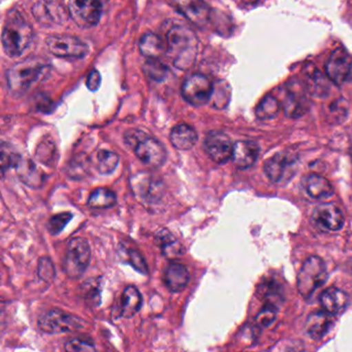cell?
<instances>
[{
  "instance_id": "obj_1",
  "label": "cell",
  "mask_w": 352,
  "mask_h": 352,
  "mask_svg": "<svg viewBox=\"0 0 352 352\" xmlns=\"http://www.w3.org/2000/svg\"><path fill=\"white\" fill-rule=\"evenodd\" d=\"M167 55L180 69L191 67L198 51V39L194 31L184 23L174 22L165 33Z\"/></svg>"
},
{
  "instance_id": "obj_2",
  "label": "cell",
  "mask_w": 352,
  "mask_h": 352,
  "mask_svg": "<svg viewBox=\"0 0 352 352\" xmlns=\"http://www.w3.org/2000/svg\"><path fill=\"white\" fill-rule=\"evenodd\" d=\"M33 35L32 27L18 10L8 12L2 29L1 43L8 57H20L32 43Z\"/></svg>"
},
{
  "instance_id": "obj_3",
  "label": "cell",
  "mask_w": 352,
  "mask_h": 352,
  "mask_svg": "<svg viewBox=\"0 0 352 352\" xmlns=\"http://www.w3.org/2000/svg\"><path fill=\"white\" fill-rule=\"evenodd\" d=\"M48 69L49 64L39 58L30 57L18 62L6 72L8 90L14 95L24 94Z\"/></svg>"
},
{
  "instance_id": "obj_4",
  "label": "cell",
  "mask_w": 352,
  "mask_h": 352,
  "mask_svg": "<svg viewBox=\"0 0 352 352\" xmlns=\"http://www.w3.org/2000/svg\"><path fill=\"white\" fill-rule=\"evenodd\" d=\"M125 144L134 151L141 162L151 168L163 166L167 158L165 146L152 136L138 129H130L124 134Z\"/></svg>"
},
{
  "instance_id": "obj_5",
  "label": "cell",
  "mask_w": 352,
  "mask_h": 352,
  "mask_svg": "<svg viewBox=\"0 0 352 352\" xmlns=\"http://www.w3.org/2000/svg\"><path fill=\"white\" fill-rule=\"evenodd\" d=\"M328 278V271L324 260L320 256H312L304 262L298 274V291L304 298L311 297Z\"/></svg>"
},
{
  "instance_id": "obj_6",
  "label": "cell",
  "mask_w": 352,
  "mask_h": 352,
  "mask_svg": "<svg viewBox=\"0 0 352 352\" xmlns=\"http://www.w3.org/2000/svg\"><path fill=\"white\" fill-rule=\"evenodd\" d=\"M109 0H70L68 10L78 26L90 28L101 21Z\"/></svg>"
},
{
  "instance_id": "obj_7",
  "label": "cell",
  "mask_w": 352,
  "mask_h": 352,
  "mask_svg": "<svg viewBox=\"0 0 352 352\" xmlns=\"http://www.w3.org/2000/svg\"><path fill=\"white\" fill-rule=\"evenodd\" d=\"M91 250L86 239L72 238L68 242L64 258V271L70 278H79L85 272L90 262Z\"/></svg>"
},
{
  "instance_id": "obj_8",
  "label": "cell",
  "mask_w": 352,
  "mask_h": 352,
  "mask_svg": "<svg viewBox=\"0 0 352 352\" xmlns=\"http://www.w3.org/2000/svg\"><path fill=\"white\" fill-rule=\"evenodd\" d=\"M37 324L39 329L47 334L74 332L84 326L81 318L59 309L49 310L41 314Z\"/></svg>"
},
{
  "instance_id": "obj_9",
  "label": "cell",
  "mask_w": 352,
  "mask_h": 352,
  "mask_svg": "<svg viewBox=\"0 0 352 352\" xmlns=\"http://www.w3.org/2000/svg\"><path fill=\"white\" fill-rule=\"evenodd\" d=\"M214 92L211 80L204 74H194L184 80L181 87L183 98L189 104L202 107L209 102Z\"/></svg>"
},
{
  "instance_id": "obj_10",
  "label": "cell",
  "mask_w": 352,
  "mask_h": 352,
  "mask_svg": "<svg viewBox=\"0 0 352 352\" xmlns=\"http://www.w3.org/2000/svg\"><path fill=\"white\" fill-rule=\"evenodd\" d=\"M52 55L59 58L80 59L88 54L89 47L78 37L70 35H53L45 41Z\"/></svg>"
},
{
  "instance_id": "obj_11",
  "label": "cell",
  "mask_w": 352,
  "mask_h": 352,
  "mask_svg": "<svg viewBox=\"0 0 352 352\" xmlns=\"http://www.w3.org/2000/svg\"><path fill=\"white\" fill-rule=\"evenodd\" d=\"M31 12L37 22L45 27L59 26L70 16L68 10L54 0H39L32 6Z\"/></svg>"
},
{
  "instance_id": "obj_12",
  "label": "cell",
  "mask_w": 352,
  "mask_h": 352,
  "mask_svg": "<svg viewBox=\"0 0 352 352\" xmlns=\"http://www.w3.org/2000/svg\"><path fill=\"white\" fill-rule=\"evenodd\" d=\"M234 146L231 138L223 132L211 131L205 138V151L217 164L227 163L233 157Z\"/></svg>"
},
{
  "instance_id": "obj_13",
  "label": "cell",
  "mask_w": 352,
  "mask_h": 352,
  "mask_svg": "<svg viewBox=\"0 0 352 352\" xmlns=\"http://www.w3.org/2000/svg\"><path fill=\"white\" fill-rule=\"evenodd\" d=\"M352 60L344 49H337L331 54L326 64V74L331 82L341 86L351 78Z\"/></svg>"
},
{
  "instance_id": "obj_14",
  "label": "cell",
  "mask_w": 352,
  "mask_h": 352,
  "mask_svg": "<svg viewBox=\"0 0 352 352\" xmlns=\"http://www.w3.org/2000/svg\"><path fill=\"white\" fill-rule=\"evenodd\" d=\"M172 6L196 26H205L210 19L211 10L205 0H169Z\"/></svg>"
},
{
  "instance_id": "obj_15",
  "label": "cell",
  "mask_w": 352,
  "mask_h": 352,
  "mask_svg": "<svg viewBox=\"0 0 352 352\" xmlns=\"http://www.w3.org/2000/svg\"><path fill=\"white\" fill-rule=\"evenodd\" d=\"M315 223L328 231H339L344 225V217L338 207L331 203L318 205L312 213Z\"/></svg>"
},
{
  "instance_id": "obj_16",
  "label": "cell",
  "mask_w": 352,
  "mask_h": 352,
  "mask_svg": "<svg viewBox=\"0 0 352 352\" xmlns=\"http://www.w3.org/2000/svg\"><path fill=\"white\" fill-rule=\"evenodd\" d=\"M293 167V159L285 153H278L265 163L264 170L269 179L274 184L283 182Z\"/></svg>"
},
{
  "instance_id": "obj_17",
  "label": "cell",
  "mask_w": 352,
  "mask_h": 352,
  "mask_svg": "<svg viewBox=\"0 0 352 352\" xmlns=\"http://www.w3.org/2000/svg\"><path fill=\"white\" fill-rule=\"evenodd\" d=\"M260 154V146L253 142L241 140L234 146V164L239 169H247L254 165Z\"/></svg>"
},
{
  "instance_id": "obj_18",
  "label": "cell",
  "mask_w": 352,
  "mask_h": 352,
  "mask_svg": "<svg viewBox=\"0 0 352 352\" xmlns=\"http://www.w3.org/2000/svg\"><path fill=\"white\" fill-rule=\"evenodd\" d=\"M304 190L311 198L324 200L334 194V188L330 180L318 173H309L302 180Z\"/></svg>"
},
{
  "instance_id": "obj_19",
  "label": "cell",
  "mask_w": 352,
  "mask_h": 352,
  "mask_svg": "<svg viewBox=\"0 0 352 352\" xmlns=\"http://www.w3.org/2000/svg\"><path fill=\"white\" fill-rule=\"evenodd\" d=\"M320 304L324 311L332 316L342 314L349 305V297L345 292L337 287H329L320 295Z\"/></svg>"
},
{
  "instance_id": "obj_20",
  "label": "cell",
  "mask_w": 352,
  "mask_h": 352,
  "mask_svg": "<svg viewBox=\"0 0 352 352\" xmlns=\"http://www.w3.org/2000/svg\"><path fill=\"white\" fill-rule=\"evenodd\" d=\"M132 188L141 199L147 200L148 202L157 200L161 195V184H158V182L152 176L144 175V173L134 175L132 179Z\"/></svg>"
},
{
  "instance_id": "obj_21",
  "label": "cell",
  "mask_w": 352,
  "mask_h": 352,
  "mask_svg": "<svg viewBox=\"0 0 352 352\" xmlns=\"http://www.w3.org/2000/svg\"><path fill=\"white\" fill-rule=\"evenodd\" d=\"M334 324V318L327 311H316L308 316L306 331L314 339L318 340L328 334Z\"/></svg>"
},
{
  "instance_id": "obj_22",
  "label": "cell",
  "mask_w": 352,
  "mask_h": 352,
  "mask_svg": "<svg viewBox=\"0 0 352 352\" xmlns=\"http://www.w3.org/2000/svg\"><path fill=\"white\" fill-rule=\"evenodd\" d=\"M169 140L177 150L188 151L196 146L198 133L196 129L187 124H179L172 129Z\"/></svg>"
},
{
  "instance_id": "obj_23",
  "label": "cell",
  "mask_w": 352,
  "mask_h": 352,
  "mask_svg": "<svg viewBox=\"0 0 352 352\" xmlns=\"http://www.w3.org/2000/svg\"><path fill=\"white\" fill-rule=\"evenodd\" d=\"M189 281V273L184 265L172 263L165 274V283L167 289L174 293L183 291Z\"/></svg>"
},
{
  "instance_id": "obj_24",
  "label": "cell",
  "mask_w": 352,
  "mask_h": 352,
  "mask_svg": "<svg viewBox=\"0 0 352 352\" xmlns=\"http://www.w3.org/2000/svg\"><path fill=\"white\" fill-rule=\"evenodd\" d=\"M138 49L141 54L148 59H158L167 53V47L163 45V39L153 32H147L141 37Z\"/></svg>"
},
{
  "instance_id": "obj_25",
  "label": "cell",
  "mask_w": 352,
  "mask_h": 352,
  "mask_svg": "<svg viewBox=\"0 0 352 352\" xmlns=\"http://www.w3.org/2000/svg\"><path fill=\"white\" fill-rule=\"evenodd\" d=\"M283 111L291 119H298L307 113L310 109L309 100L304 95L289 92L283 101Z\"/></svg>"
},
{
  "instance_id": "obj_26",
  "label": "cell",
  "mask_w": 352,
  "mask_h": 352,
  "mask_svg": "<svg viewBox=\"0 0 352 352\" xmlns=\"http://www.w3.org/2000/svg\"><path fill=\"white\" fill-rule=\"evenodd\" d=\"M141 306H142V296L138 289L132 285L126 287L122 294L121 310H120L121 316L126 318H132L138 314Z\"/></svg>"
},
{
  "instance_id": "obj_27",
  "label": "cell",
  "mask_w": 352,
  "mask_h": 352,
  "mask_svg": "<svg viewBox=\"0 0 352 352\" xmlns=\"http://www.w3.org/2000/svg\"><path fill=\"white\" fill-rule=\"evenodd\" d=\"M117 203V196L113 190L105 188H97L91 192L88 205L95 209H105L113 207Z\"/></svg>"
},
{
  "instance_id": "obj_28",
  "label": "cell",
  "mask_w": 352,
  "mask_h": 352,
  "mask_svg": "<svg viewBox=\"0 0 352 352\" xmlns=\"http://www.w3.org/2000/svg\"><path fill=\"white\" fill-rule=\"evenodd\" d=\"M19 177L28 186H39L43 182V173L30 160H21L17 166Z\"/></svg>"
},
{
  "instance_id": "obj_29",
  "label": "cell",
  "mask_w": 352,
  "mask_h": 352,
  "mask_svg": "<svg viewBox=\"0 0 352 352\" xmlns=\"http://www.w3.org/2000/svg\"><path fill=\"white\" fill-rule=\"evenodd\" d=\"M280 111V104L278 100L272 95H267L258 103L256 109V115L258 119L266 121V120H272L278 116Z\"/></svg>"
},
{
  "instance_id": "obj_30",
  "label": "cell",
  "mask_w": 352,
  "mask_h": 352,
  "mask_svg": "<svg viewBox=\"0 0 352 352\" xmlns=\"http://www.w3.org/2000/svg\"><path fill=\"white\" fill-rule=\"evenodd\" d=\"M328 78V76H327ZM322 76V72L318 70H310L307 74V85L310 93L316 97L326 96L328 94L329 78Z\"/></svg>"
},
{
  "instance_id": "obj_31",
  "label": "cell",
  "mask_w": 352,
  "mask_h": 352,
  "mask_svg": "<svg viewBox=\"0 0 352 352\" xmlns=\"http://www.w3.org/2000/svg\"><path fill=\"white\" fill-rule=\"evenodd\" d=\"M145 76L149 80H154L156 82H161L165 80L169 76V68L158 59H148L143 66Z\"/></svg>"
},
{
  "instance_id": "obj_32",
  "label": "cell",
  "mask_w": 352,
  "mask_h": 352,
  "mask_svg": "<svg viewBox=\"0 0 352 352\" xmlns=\"http://www.w3.org/2000/svg\"><path fill=\"white\" fill-rule=\"evenodd\" d=\"M119 157L111 151L101 150L97 153V170L101 175H111L117 168Z\"/></svg>"
},
{
  "instance_id": "obj_33",
  "label": "cell",
  "mask_w": 352,
  "mask_h": 352,
  "mask_svg": "<svg viewBox=\"0 0 352 352\" xmlns=\"http://www.w3.org/2000/svg\"><path fill=\"white\" fill-rule=\"evenodd\" d=\"M258 297L264 300L265 303L274 304L276 305L277 301L281 297V289L278 283L273 280H268L258 287Z\"/></svg>"
},
{
  "instance_id": "obj_34",
  "label": "cell",
  "mask_w": 352,
  "mask_h": 352,
  "mask_svg": "<svg viewBox=\"0 0 352 352\" xmlns=\"http://www.w3.org/2000/svg\"><path fill=\"white\" fill-rule=\"evenodd\" d=\"M122 258L124 262L134 267L138 272L142 274H148V267H147L146 261L143 258L142 254L138 250L132 248H123L122 250Z\"/></svg>"
},
{
  "instance_id": "obj_35",
  "label": "cell",
  "mask_w": 352,
  "mask_h": 352,
  "mask_svg": "<svg viewBox=\"0 0 352 352\" xmlns=\"http://www.w3.org/2000/svg\"><path fill=\"white\" fill-rule=\"evenodd\" d=\"M159 242H161L163 254L167 258H176L183 254V246L169 233L163 234Z\"/></svg>"
},
{
  "instance_id": "obj_36",
  "label": "cell",
  "mask_w": 352,
  "mask_h": 352,
  "mask_svg": "<svg viewBox=\"0 0 352 352\" xmlns=\"http://www.w3.org/2000/svg\"><path fill=\"white\" fill-rule=\"evenodd\" d=\"M277 316V306L274 304L265 303L264 307L258 312L256 318V322L260 328H268L273 322Z\"/></svg>"
},
{
  "instance_id": "obj_37",
  "label": "cell",
  "mask_w": 352,
  "mask_h": 352,
  "mask_svg": "<svg viewBox=\"0 0 352 352\" xmlns=\"http://www.w3.org/2000/svg\"><path fill=\"white\" fill-rule=\"evenodd\" d=\"M72 214L70 212H61L54 215L48 223V231L52 235H57V234L61 233L66 225L72 221Z\"/></svg>"
},
{
  "instance_id": "obj_38",
  "label": "cell",
  "mask_w": 352,
  "mask_h": 352,
  "mask_svg": "<svg viewBox=\"0 0 352 352\" xmlns=\"http://www.w3.org/2000/svg\"><path fill=\"white\" fill-rule=\"evenodd\" d=\"M65 352H96L94 345L88 339L76 338L65 344Z\"/></svg>"
},
{
  "instance_id": "obj_39",
  "label": "cell",
  "mask_w": 352,
  "mask_h": 352,
  "mask_svg": "<svg viewBox=\"0 0 352 352\" xmlns=\"http://www.w3.org/2000/svg\"><path fill=\"white\" fill-rule=\"evenodd\" d=\"M22 160L21 157L19 156L16 153L12 152V151L6 150V146L2 144L1 148V167L2 171L6 170V169L12 168V167H14L17 168L20 161Z\"/></svg>"
},
{
  "instance_id": "obj_40",
  "label": "cell",
  "mask_w": 352,
  "mask_h": 352,
  "mask_svg": "<svg viewBox=\"0 0 352 352\" xmlns=\"http://www.w3.org/2000/svg\"><path fill=\"white\" fill-rule=\"evenodd\" d=\"M39 275L41 279L45 281H51L55 276L53 264L51 260L48 258H43L39 260Z\"/></svg>"
},
{
  "instance_id": "obj_41",
  "label": "cell",
  "mask_w": 352,
  "mask_h": 352,
  "mask_svg": "<svg viewBox=\"0 0 352 352\" xmlns=\"http://www.w3.org/2000/svg\"><path fill=\"white\" fill-rule=\"evenodd\" d=\"M101 74H99V72H97V70H91V72H89L88 76H87V88H88L89 90L92 91V92H95V91L99 90V87H101Z\"/></svg>"
},
{
  "instance_id": "obj_42",
  "label": "cell",
  "mask_w": 352,
  "mask_h": 352,
  "mask_svg": "<svg viewBox=\"0 0 352 352\" xmlns=\"http://www.w3.org/2000/svg\"><path fill=\"white\" fill-rule=\"evenodd\" d=\"M242 1L245 2L247 4H254L258 1V0H242Z\"/></svg>"
}]
</instances>
